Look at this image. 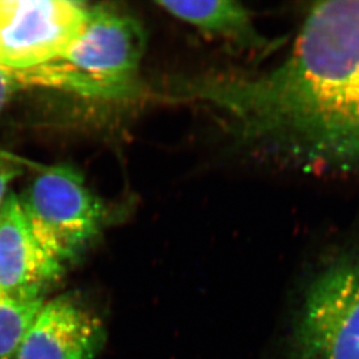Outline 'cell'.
<instances>
[{
  "mask_svg": "<svg viewBox=\"0 0 359 359\" xmlns=\"http://www.w3.org/2000/svg\"><path fill=\"white\" fill-rule=\"evenodd\" d=\"M173 95L206 109L231 146L304 172H359V0L318 3L287 56L258 74H203Z\"/></svg>",
  "mask_w": 359,
  "mask_h": 359,
  "instance_id": "6da1fadb",
  "label": "cell"
},
{
  "mask_svg": "<svg viewBox=\"0 0 359 359\" xmlns=\"http://www.w3.org/2000/svg\"><path fill=\"white\" fill-rule=\"evenodd\" d=\"M18 200L32 234L65 266L90 247L107 217L102 200L69 166L44 168Z\"/></svg>",
  "mask_w": 359,
  "mask_h": 359,
  "instance_id": "7a4b0ae2",
  "label": "cell"
},
{
  "mask_svg": "<svg viewBox=\"0 0 359 359\" xmlns=\"http://www.w3.org/2000/svg\"><path fill=\"white\" fill-rule=\"evenodd\" d=\"M292 359H359V244L309 285L292 335Z\"/></svg>",
  "mask_w": 359,
  "mask_h": 359,
  "instance_id": "3957f363",
  "label": "cell"
},
{
  "mask_svg": "<svg viewBox=\"0 0 359 359\" xmlns=\"http://www.w3.org/2000/svg\"><path fill=\"white\" fill-rule=\"evenodd\" d=\"M146 47L139 19L109 5H90L79 36L61 61L98 85L109 100H128L141 92L139 70Z\"/></svg>",
  "mask_w": 359,
  "mask_h": 359,
  "instance_id": "277c9868",
  "label": "cell"
},
{
  "mask_svg": "<svg viewBox=\"0 0 359 359\" xmlns=\"http://www.w3.org/2000/svg\"><path fill=\"white\" fill-rule=\"evenodd\" d=\"M88 6L74 0H0V65L32 69L61 60Z\"/></svg>",
  "mask_w": 359,
  "mask_h": 359,
  "instance_id": "5b68a950",
  "label": "cell"
},
{
  "mask_svg": "<svg viewBox=\"0 0 359 359\" xmlns=\"http://www.w3.org/2000/svg\"><path fill=\"white\" fill-rule=\"evenodd\" d=\"M105 343L102 318L70 292L46 302L12 359H95Z\"/></svg>",
  "mask_w": 359,
  "mask_h": 359,
  "instance_id": "8992f818",
  "label": "cell"
},
{
  "mask_svg": "<svg viewBox=\"0 0 359 359\" xmlns=\"http://www.w3.org/2000/svg\"><path fill=\"white\" fill-rule=\"evenodd\" d=\"M67 266L48 252L29 231L18 196L0 210V291L22 298L46 299Z\"/></svg>",
  "mask_w": 359,
  "mask_h": 359,
  "instance_id": "52a82bcc",
  "label": "cell"
},
{
  "mask_svg": "<svg viewBox=\"0 0 359 359\" xmlns=\"http://www.w3.org/2000/svg\"><path fill=\"white\" fill-rule=\"evenodd\" d=\"M157 5L203 36L241 53L266 55L278 47V41L262 34L250 11L238 1H160Z\"/></svg>",
  "mask_w": 359,
  "mask_h": 359,
  "instance_id": "ba28073f",
  "label": "cell"
},
{
  "mask_svg": "<svg viewBox=\"0 0 359 359\" xmlns=\"http://www.w3.org/2000/svg\"><path fill=\"white\" fill-rule=\"evenodd\" d=\"M46 302L0 291V359L13 358Z\"/></svg>",
  "mask_w": 359,
  "mask_h": 359,
  "instance_id": "9c48e42d",
  "label": "cell"
},
{
  "mask_svg": "<svg viewBox=\"0 0 359 359\" xmlns=\"http://www.w3.org/2000/svg\"><path fill=\"white\" fill-rule=\"evenodd\" d=\"M29 91L21 69H13L0 65V112L13 102L19 93Z\"/></svg>",
  "mask_w": 359,
  "mask_h": 359,
  "instance_id": "30bf717a",
  "label": "cell"
},
{
  "mask_svg": "<svg viewBox=\"0 0 359 359\" xmlns=\"http://www.w3.org/2000/svg\"><path fill=\"white\" fill-rule=\"evenodd\" d=\"M26 163L13 155L0 156V210L11 194L10 187L13 180L21 173L20 164L25 165Z\"/></svg>",
  "mask_w": 359,
  "mask_h": 359,
  "instance_id": "8fae6325",
  "label": "cell"
},
{
  "mask_svg": "<svg viewBox=\"0 0 359 359\" xmlns=\"http://www.w3.org/2000/svg\"><path fill=\"white\" fill-rule=\"evenodd\" d=\"M6 155H8V153H5L3 150H0V156H6Z\"/></svg>",
  "mask_w": 359,
  "mask_h": 359,
  "instance_id": "7c38bea8",
  "label": "cell"
}]
</instances>
